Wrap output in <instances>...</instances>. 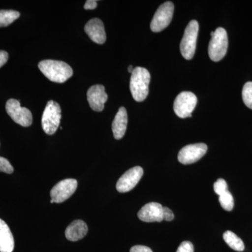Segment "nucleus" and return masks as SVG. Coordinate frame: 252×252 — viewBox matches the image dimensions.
Masks as SVG:
<instances>
[{
	"label": "nucleus",
	"instance_id": "15",
	"mask_svg": "<svg viewBox=\"0 0 252 252\" xmlns=\"http://www.w3.org/2000/svg\"><path fill=\"white\" fill-rule=\"evenodd\" d=\"M127 125V114L125 107H122L118 111L112 123V131L114 138L121 140L125 135Z\"/></svg>",
	"mask_w": 252,
	"mask_h": 252
},
{
	"label": "nucleus",
	"instance_id": "2",
	"mask_svg": "<svg viewBox=\"0 0 252 252\" xmlns=\"http://www.w3.org/2000/svg\"><path fill=\"white\" fill-rule=\"evenodd\" d=\"M151 74L145 68H134L131 74L130 89L132 97L137 102H142L147 98L149 94Z\"/></svg>",
	"mask_w": 252,
	"mask_h": 252
},
{
	"label": "nucleus",
	"instance_id": "5",
	"mask_svg": "<svg viewBox=\"0 0 252 252\" xmlns=\"http://www.w3.org/2000/svg\"><path fill=\"white\" fill-rule=\"evenodd\" d=\"M198 31L199 24L195 20L190 21L186 28L180 44L181 54L185 59L191 60L193 58L196 49Z\"/></svg>",
	"mask_w": 252,
	"mask_h": 252
},
{
	"label": "nucleus",
	"instance_id": "6",
	"mask_svg": "<svg viewBox=\"0 0 252 252\" xmlns=\"http://www.w3.org/2000/svg\"><path fill=\"white\" fill-rule=\"evenodd\" d=\"M196 95L192 92L184 91L177 96L174 102L173 108L177 117L185 119L191 117L192 112L196 107Z\"/></svg>",
	"mask_w": 252,
	"mask_h": 252
},
{
	"label": "nucleus",
	"instance_id": "24",
	"mask_svg": "<svg viewBox=\"0 0 252 252\" xmlns=\"http://www.w3.org/2000/svg\"><path fill=\"white\" fill-rule=\"evenodd\" d=\"M194 248L193 244L189 241H185L180 244L177 252H193Z\"/></svg>",
	"mask_w": 252,
	"mask_h": 252
},
{
	"label": "nucleus",
	"instance_id": "19",
	"mask_svg": "<svg viewBox=\"0 0 252 252\" xmlns=\"http://www.w3.org/2000/svg\"><path fill=\"white\" fill-rule=\"evenodd\" d=\"M20 16V13L14 10H0V28L9 26Z\"/></svg>",
	"mask_w": 252,
	"mask_h": 252
},
{
	"label": "nucleus",
	"instance_id": "29",
	"mask_svg": "<svg viewBox=\"0 0 252 252\" xmlns=\"http://www.w3.org/2000/svg\"><path fill=\"white\" fill-rule=\"evenodd\" d=\"M127 69H128V72L131 73V74H132V72H133V70H134L133 66H132V65L129 66L128 68H127Z\"/></svg>",
	"mask_w": 252,
	"mask_h": 252
},
{
	"label": "nucleus",
	"instance_id": "23",
	"mask_svg": "<svg viewBox=\"0 0 252 252\" xmlns=\"http://www.w3.org/2000/svg\"><path fill=\"white\" fill-rule=\"evenodd\" d=\"M13 172H14V167L9 160L5 158L0 157V172L12 174Z\"/></svg>",
	"mask_w": 252,
	"mask_h": 252
},
{
	"label": "nucleus",
	"instance_id": "3",
	"mask_svg": "<svg viewBox=\"0 0 252 252\" xmlns=\"http://www.w3.org/2000/svg\"><path fill=\"white\" fill-rule=\"evenodd\" d=\"M61 108L58 102L50 100L46 104L41 119L43 130L47 135H54L57 131L61 123Z\"/></svg>",
	"mask_w": 252,
	"mask_h": 252
},
{
	"label": "nucleus",
	"instance_id": "18",
	"mask_svg": "<svg viewBox=\"0 0 252 252\" xmlns=\"http://www.w3.org/2000/svg\"><path fill=\"white\" fill-rule=\"evenodd\" d=\"M223 238L225 243L235 251L243 252L245 250V245L243 240L233 232L230 230L225 231L223 233Z\"/></svg>",
	"mask_w": 252,
	"mask_h": 252
},
{
	"label": "nucleus",
	"instance_id": "26",
	"mask_svg": "<svg viewBox=\"0 0 252 252\" xmlns=\"http://www.w3.org/2000/svg\"><path fill=\"white\" fill-rule=\"evenodd\" d=\"M130 252H153L148 247L143 245H136L130 249Z\"/></svg>",
	"mask_w": 252,
	"mask_h": 252
},
{
	"label": "nucleus",
	"instance_id": "16",
	"mask_svg": "<svg viewBox=\"0 0 252 252\" xmlns=\"http://www.w3.org/2000/svg\"><path fill=\"white\" fill-rule=\"evenodd\" d=\"M88 233V225L81 220L72 222L65 230V237L69 241L76 242L84 238Z\"/></svg>",
	"mask_w": 252,
	"mask_h": 252
},
{
	"label": "nucleus",
	"instance_id": "1",
	"mask_svg": "<svg viewBox=\"0 0 252 252\" xmlns=\"http://www.w3.org/2000/svg\"><path fill=\"white\" fill-rule=\"evenodd\" d=\"M38 67L47 79L53 82L64 83L73 75L72 68L63 61L44 60Z\"/></svg>",
	"mask_w": 252,
	"mask_h": 252
},
{
	"label": "nucleus",
	"instance_id": "22",
	"mask_svg": "<svg viewBox=\"0 0 252 252\" xmlns=\"http://www.w3.org/2000/svg\"><path fill=\"white\" fill-rule=\"evenodd\" d=\"M214 190L217 195H220L228 190V185L226 182L223 179H219L214 184Z\"/></svg>",
	"mask_w": 252,
	"mask_h": 252
},
{
	"label": "nucleus",
	"instance_id": "31",
	"mask_svg": "<svg viewBox=\"0 0 252 252\" xmlns=\"http://www.w3.org/2000/svg\"><path fill=\"white\" fill-rule=\"evenodd\" d=\"M51 203H54V200H51Z\"/></svg>",
	"mask_w": 252,
	"mask_h": 252
},
{
	"label": "nucleus",
	"instance_id": "27",
	"mask_svg": "<svg viewBox=\"0 0 252 252\" xmlns=\"http://www.w3.org/2000/svg\"><path fill=\"white\" fill-rule=\"evenodd\" d=\"M9 59V54L6 51H0V67L6 64Z\"/></svg>",
	"mask_w": 252,
	"mask_h": 252
},
{
	"label": "nucleus",
	"instance_id": "21",
	"mask_svg": "<svg viewBox=\"0 0 252 252\" xmlns=\"http://www.w3.org/2000/svg\"><path fill=\"white\" fill-rule=\"evenodd\" d=\"M242 96L244 103L249 108L252 109V82L246 83L244 86Z\"/></svg>",
	"mask_w": 252,
	"mask_h": 252
},
{
	"label": "nucleus",
	"instance_id": "8",
	"mask_svg": "<svg viewBox=\"0 0 252 252\" xmlns=\"http://www.w3.org/2000/svg\"><path fill=\"white\" fill-rule=\"evenodd\" d=\"M6 111L15 123L23 127H29L32 124V115L29 109L22 107L17 99H10L6 102Z\"/></svg>",
	"mask_w": 252,
	"mask_h": 252
},
{
	"label": "nucleus",
	"instance_id": "20",
	"mask_svg": "<svg viewBox=\"0 0 252 252\" xmlns=\"http://www.w3.org/2000/svg\"><path fill=\"white\" fill-rule=\"evenodd\" d=\"M219 196H220L219 201H220L222 208L224 209L226 211H231L234 207V200H233V197L231 193L227 190L225 193H222Z\"/></svg>",
	"mask_w": 252,
	"mask_h": 252
},
{
	"label": "nucleus",
	"instance_id": "4",
	"mask_svg": "<svg viewBox=\"0 0 252 252\" xmlns=\"http://www.w3.org/2000/svg\"><path fill=\"white\" fill-rule=\"evenodd\" d=\"M228 46V34L224 28H218L212 36L208 47L209 56L212 61L219 62L224 58Z\"/></svg>",
	"mask_w": 252,
	"mask_h": 252
},
{
	"label": "nucleus",
	"instance_id": "30",
	"mask_svg": "<svg viewBox=\"0 0 252 252\" xmlns=\"http://www.w3.org/2000/svg\"><path fill=\"white\" fill-rule=\"evenodd\" d=\"M214 34H215V32H211V36H213Z\"/></svg>",
	"mask_w": 252,
	"mask_h": 252
},
{
	"label": "nucleus",
	"instance_id": "11",
	"mask_svg": "<svg viewBox=\"0 0 252 252\" xmlns=\"http://www.w3.org/2000/svg\"><path fill=\"white\" fill-rule=\"evenodd\" d=\"M143 169L140 166L132 167L126 172L118 180L117 189L119 193H126L130 191L139 183L142 176Z\"/></svg>",
	"mask_w": 252,
	"mask_h": 252
},
{
	"label": "nucleus",
	"instance_id": "14",
	"mask_svg": "<svg viewBox=\"0 0 252 252\" xmlns=\"http://www.w3.org/2000/svg\"><path fill=\"white\" fill-rule=\"evenodd\" d=\"M162 207L160 203L146 204L137 214L138 218L144 222H160L163 220Z\"/></svg>",
	"mask_w": 252,
	"mask_h": 252
},
{
	"label": "nucleus",
	"instance_id": "13",
	"mask_svg": "<svg viewBox=\"0 0 252 252\" xmlns=\"http://www.w3.org/2000/svg\"><path fill=\"white\" fill-rule=\"evenodd\" d=\"M86 34L96 44H103L107 39L104 23L99 18H93L84 28Z\"/></svg>",
	"mask_w": 252,
	"mask_h": 252
},
{
	"label": "nucleus",
	"instance_id": "12",
	"mask_svg": "<svg viewBox=\"0 0 252 252\" xmlns=\"http://www.w3.org/2000/svg\"><path fill=\"white\" fill-rule=\"evenodd\" d=\"M87 99L93 110L102 112L104 108V104L108 99V95L106 94L103 86L94 85L88 90Z\"/></svg>",
	"mask_w": 252,
	"mask_h": 252
},
{
	"label": "nucleus",
	"instance_id": "25",
	"mask_svg": "<svg viewBox=\"0 0 252 252\" xmlns=\"http://www.w3.org/2000/svg\"><path fill=\"white\" fill-rule=\"evenodd\" d=\"M162 216H163V220L167 221H171L175 218L173 212L170 208L166 207H162Z\"/></svg>",
	"mask_w": 252,
	"mask_h": 252
},
{
	"label": "nucleus",
	"instance_id": "28",
	"mask_svg": "<svg viewBox=\"0 0 252 252\" xmlns=\"http://www.w3.org/2000/svg\"><path fill=\"white\" fill-rule=\"evenodd\" d=\"M97 1L94 0H88L86 1V4L84 5V9L86 10H93L97 7Z\"/></svg>",
	"mask_w": 252,
	"mask_h": 252
},
{
	"label": "nucleus",
	"instance_id": "10",
	"mask_svg": "<svg viewBox=\"0 0 252 252\" xmlns=\"http://www.w3.org/2000/svg\"><path fill=\"white\" fill-rule=\"evenodd\" d=\"M207 146L204 143L189 144L183 147L178 154V160L184 165L198 161L206 154Z\"/></svg>",
	"mask_w": 252,
	"mask_h": 252
},
{
	"label": "nucleus",
	"instance_id": "7",
	"mask_svg": "<svg viewBox=\"0 0 252 252\" xmlns=\"http://www.w3.org/2000/svg\"><path fill=\"white\" fill-rule=\"evenodd\" d=\"M174 8L172 1H166L159 6L151 22V30L154 32H161L170 25L173 17Z\"/></svg>",
	"mask_w": 252,
	"mask_h": 252
},
{
	"label": "nucleus",
	"instance_id": "9",
	"mask_svg": "<svg viewBox=\"0 0 252 252\" xmlns=\"http://www.w3.org/2000/svg\"><path fill=\"white\" fill-rule=\"evenodd\" d=\"M78 186L77 181L74 179H66L59 182L51 189V200L54 203H61L65 201L74 193L77 190Z\"/></svg>",
	"mask_w": 252,
	"mask_h": 252
},
{
	"label": "nucleus",
	"instance_id": "17",
	"mask_svg": "<svg viewBox=\"0 0 252 252\" xmlns=\"http://www.w3.org/2000/svg\"><path fill=\"white\" fill-rule=\"evenodd\" d=\"M14 238L6 222L0 219V252H12Z\"/></svg>",
	"mask_w": 252,
	"mask_h": 252
}]
</instances>
